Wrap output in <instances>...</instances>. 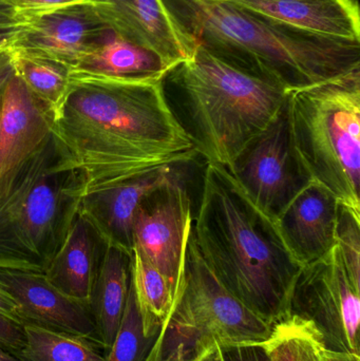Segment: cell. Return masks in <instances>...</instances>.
<instances>
[{
  "label": "cell",
  "instance_id": "obj_1",
  "mask_svg": "<svg viewBox=\"0 0 360 361\" xmlns=\"http://www.w3.org/2000/svg\"><path fill=\"white\" fill-rule=\"evenodd\" d=\"M163 80L70 75L67 93L50 112L51 133L61 152L56 169L77 177L76 201L199 156Z\"/></svg>",
  "mask_w": 360,
  "mask_h": 361
},
{
  "label": "cell",
  "instance_id": "obj_2",
  "mask_svg": "<svg viewBox=\"0 0 360 361\" xmlns=\"http://www.w3.org/2000/svg\"><path fill=\"white\" fill-rule=\"evenodd\" d=\"M192 240L224 288L268 324L289 317L302 267L287 250L276 223L247 197L232 173L206 163Z\"/></svg>",
  "mask_w": 360,
  "mask_h": 361
},
{
  "label": "cell",
  "instance_id": "obj_3",
  "mask_svg": "<svg viewBox=\"0 0 360 361\" xmlns=\"http://www.w3.org/2000/svg\"><path fill=\"white\" fill-rule=\"evenodd\" d=\"M198 46L287 92L360 69V40L297 29L225 0H162Z\"/></svg>",
  "mask_w": 360,
  "mask_h": 361
},
{
  "label": "cell",
  "instance_id": "obj_4",
  "mask_svg": "<svg viewBox=\"0 0 360 361\" xmlns=\"http://www.w3.org/2000/svg\"><path fill=\"white\" fill-rule=\"evenodd\" d=\"M163 86L199 156L225 169L272 122L289 93L235 69L200 46L167 72Z\"/></svg>",
  "mask_w": 360,
  "mask_h": 361
},
{
  "label": "cell",
  "instance_id": "obj_5",
  "mask_svg": "<svg viewBox=\"0 0 360 361\" xmlns=\"http://www.w3.org/2000/svg\"><path fill=\"white\" fill-rule=\"evenodd\" d=\"M53 137L0 182V269L44 273L77 209Z\"/></svg>",
  "mask_w": 360,
  "mask_h": 361
},
{
  "label": "cell",
  "instance_id": "obj_6",
  "mask_svg": "<svg viewBox=\"0 0 360 361\" xmlns=\"http://www.w3.org/2000/svg\"><path fill=\"white\" fill-rule=\"evenodd\" d=\"M296 152L313 182L360 216V69L287 93Z\"/></svg>",
  "mask_w": 360,
  "mask_h": 361
},
{
  "label": "cell",
  "instance_id": "obj_7",
  "mask_svg": "<svg viewBox=\"0 0 360 361\" xmlns=\"http://www.w3.org/2000/svg\"><path fill=\"white\" fill-rule=\"evenodd\" d=\"M273 326L224 288L201 258L192 233L183 288L167 329L177 336L182 360L213 343L221 348L261 345Z\"/></svg>",
  "mask_w": 360,
  "mask_h": 361
},
{
  "label": "cell",
  "instance_id": "obj_8",
  "mask_svg": "<svg viewBox=\"0 0 360 361\" xmlns=\"http://www.w3.org/2000/svg\"><path fill=\"white\" fill-rule=\"evenodd\" d=\"M226 169L252 202L274 222L313 183L294 146L287 99L268 127Z\"/></svg>",
  "mask_w": 360,
  "mask_h": 361
},
{
  "label": "cell",
  "instance_id": "obj_9",
  "mask_svg": "<svg viewBox=\"0 0 360 361\" xmlns=\"http://www.w3.org/2000/svg\"><path fill=\"white\" fill-rule=\"evenodd\" d=\"M359 296L336 244L323 258L302 267L292 292L289 317L314 324L327 349L359 355Z\"/></svg>",
  "mask_w": 360,
  "mask_h": 361
},
{
  "label": "cell",
  "instance_id": "obj_10",
  "mask_svg": "<svg viewBox=\"0 0 360 361\" xmlns=\"http://www.w3.org/2000/svg\"><path fill=\"white\" fill-rule=\"evenodd\" d=\"M194 218L181 171L148 195L133 221V248L170 282L179 300Z\"/></svg>",
  "mask_w": 360,
  "mask_h": 361
},
{
  "label": "cell",
  "instance_id": "obj_11",
  "mask_svg": "<svg viewBox=\"0 0 360 361\" xmlns=\"http://www.w3.org/2000/svg\"><path fill=\"white\" fill-rule=\"evenodd\" d=\"M25 20L27 27L10 48L57 61L70 70L112 32L99 17L91 0Z\"/></svg>",
  "mask_w": 360,
  "mask_h": 361
},
{
  "label": "cell",
  "instance_id": "obj_12",
  "mask_svg": "<svg viewBox=\"0 0 360 361\" xmlns=\"http://www.w3.org/2000/svg\"><path fill=\"white\" fill-rule=\"evenodd\" d=\"M106 25L125 39L158 55L167 71L194 54L186 35L162 0H91Z\"/></svg>",
  "mask_w": 360,
  "mask_h": 361
},
{
  "label": "cell",
  "instance_id": "obj_13",
  "mask_svg": "<svg viewBox=\"0 0 360 361\" xmlns=\"http://www.w3.org/2000/svg\"><path fill=\"white\" fill-rule=\"evenodd\" d=\"M0 283L16 301L23 326L85 337L103 348L90 307L66 296L44 274L0 269Z\"/></svg>",
  "mask_w": 360,
  "mask_h": 361
},
{
  "label": "cell",
  "instance_id": "obj_14",
  "mask_svg": "<svg viewBox=\"0 0 360 361\" xmlns=\"http://www.w3.org/2000/svg\"><path fill=\"white\" fill-rule=\"evenodd\" d=\"M161 167L141 177L99 191L77 201V212L104 245L132 254L135 214L144 200L173 177L179 167Z\"/></svg>",
  "mask_w": 360,
  "mask_h": 361
},
{
  "label": "cell",
  "instance_id": "obj_15",
  "mask_svg": "<svg viewBox=\"0 0 360 361\" xmlns=\"http://www.w3.org/2000/svg\"><path fill=\"white\" fill-rule=\"evenodd\" d=\"M338 206L331 191L313 182L277 219L281 238L302 267L323 258L337 244Z\"/></svg>",
  "mask_w": 360,
  "mask_h": 361
},
{
  "label": "cell",
  "instance_id": "obj_16",
  "mask_svg": "<svg viewBox=\"0 0 360 361\" xmlns=\"http://www.w3.org/2000/svg\"><path fill=\"white\" fill-rule=\"evenodd\" d=\"M51 137L48 109L14 72L0 91V182Z\"/></svg>",
  "mask_w": 360,
  "mask_h": 361
},
{
  "label": "cell",
  "instance_id": "obj_17",
  "mask_svg": "<svg viewBox=\"0 0 360 361\" xmlns=\"http://www.w3.org/2000/svg\"><path fill=\"white\" fill-rule=\"evenodd\" d=\"M297 29L360 40L356 0H225Z\"/></svg>",
  "mask_w": 360,
  "mask_h": 361
},
{
  "label": "cell",
  "instance_id": "obj_18",
  "mask_svg": "<svg viewBox=\"0 0 360 361\" xmlns=\"http://www.w3.org/2000/svg\"><path fill=\"white\" fill-rule=\"evenodd\" d=\"M94 231L76 209L65 237L44 271L48 281L66 296L90 307L97 278Z\"/></svg>",
  "mask_w": 360,
  "mask_h": 361
},
{
  "label": "cell",
  "instance_id": "obj_19",
  "mask_svg": "<svg viewBox=\"0 0 360 361\" xmlns=\"http://www.w3.org/2000/svg\"><path fill=\"white\" fill-rule=\"evenodd\" d=\"M91 295L90 310L99 341L109 351L120 326L130 286L131 254L104 245Z\"/></svg>",
  "mask_w": 360,
  "mask_h": 361
},
{
  "label": "cell",
  "instance_id": "obj_20",
  "mask_svg": "<svg viewBox=\"0 0 360 361\" xmlns=\"http://www.w3.org/2000/svg\"><path fill=\"white\" fill-rule=\"evenodd\" d=\"M167 72L158 55L112 31L70 70V75L130 80L164 78Z\"/></svg>",
  "mask_w": 360,
  "mask_h": 361
},
{
  "label": "cell",
  "instance_id": "obj_21",
  "mask_svg": "<svg viewBox=\"0 0 360 361\" xmlns=\"http://www.w3.org/2000/svg\"><path fill=\"white\" fill-rule=\"evenodd\" d=\"M130 280L145 334L159 337L167 333L177 305L175 290L168 279L135 248L131 254Z\"/></svg>",
  "mask_w": 360,
  "mask_h": 361
},
{
  "label": "cell",
  "instance_id": "obj_22",
  "mask_svg": "<svg viewBox=\"0 0 360 361\" xmlns=\"http://www.w3.org/2000/svg\"><path fill=\"white\" fill-rule=\"evenodd\" d=\"M25 343L15 355L20 361H106V352L90 339L23 324Z\"/></svg>",
  "mask_w": 360,
  "mask_h": 361
},
{
  "label": "cell",
  "instance_id": "obj_23",
  "mask_svg": "<svg viewBox=\"0 0 360 361\" xmlns=\"http://www.w3.org/2000/svg\"><path fill=\"white\" fill-rule=\"evenodd\" d=\"M261 345L268 361H321L327 349L314 324L294 315L274 324Z\"/></svg>",
  "mask_w": 360,
  "mask_h": 361
},
{
  "label": "cell",
  "instance_id": "obj_24",
  "mask_svg": "<svg viewBox=\"0 0 360 361\" xmlns=\"http://www.w3.org/2000/svg\"><path fill=\"white\" fill-rule=\"evenodd\" d=\"M10 49L15 74L50 114L69 89V68L51 59Z\"/></svg>",
  "mask_w": 360,
  "mask_h": 361
},
{
  "label": "cell",
  "instance_id": "obj_25",
  "mask_svg": "<svg viewBox=\"0 0 360 361\" xmlns=\"http://www.w3.org/2000/svg\"><path fill=\"white\" fill-rule=\"evenodd\" d=\"M158 338L147 336L144 332L130 280L124 314L113 343L106 354V361H147Z\"/></svg>",
  "mask_w": 360,
  "mask_h": 361
},
{
  "label": "cell",
  "instance_id": "obj_26",
  "mask_svg": "<svg viewBox=\"0 0 360 361\" xmlns=\"http://www.w3.org/2000/svg\"><path fill=\"white\" fill-rule=\"evenodd\" d=\"M336 241L347 271L360 290V216L340 203Z\"/></svg>",
  "mask_w": 360,
  "mask_h": 361
},
{
  "label": "cell",
  "instance_id": "obj_27",
  "mask_svg": "<svg viewBox=\"0 0 360 361\" xmlns=\"http://www.w3.org/2000/svg\"><path fill=\"white\" fill-rule=\"evenodd\" d=\"M18 16L27 19L56 8L90 0H4Z\"/></svg>",
  "mask_w": 360,
  "mask_h": 361
},
{
  "label": "cell",
  "instance_id": "obj_28",
  "mask_svg": "<svg viewBox=\"0 0 360 361\" xmlns=\"http://www.w3.org/2000/svg\"><path fill=\"white\" fill-rule=\"evenodd\" d=\"M25 343V334L21 324L0 314V347L12 354L20 351Z\"/></svg>",
  "mask_w": 360,
  "mask_h": 361
},
{
  "label": "cell",
  "instance_id": "obj_29",
  "mask_svg": "<svg viewBox=\"0 0 360 361\" xmlns=\"http://www.w3.org/2000/svg\"><path fill=\"white\" fill-rule=\"evenodd\" d=\"M224 361H268L261 345L221 348Z\"/></svg>",
  "mask_w": 360,
  "mask_h": 361
},
{
  "label": "cell",
  "instance_id": "obj_30",
  "mask_svg": "<svg viewBox=\"0 0 360 361\" xmlns=\"http://www.w3.org/2000/svg\"><path fill=\"white\" fill-rule=\"evenodd\" d=\"M0 314L10 318L13 322L21 324L18 305L1 283H0Z\"/></svg>",
  "mask_w": 360,
  "mask_h": 361
},
{
  "label": "cell",
  "instance_id": "obj_31",
  "mask_svg": "<svg viewBox=\"0 0 360 361\" xmlns=\"http://www.w3.org/2000/svg\"><path fill=\"white\" fill-rule=\"evenodd\" d=\"M14 73L12 52L10 47L0 48V91L4 88L11 76Z\"/></svg>",
  "mask_w": 360,
  "mask_h": 361
},
{
  "label": "cell",
  "instance_id": "obj_32",
  "mask_svg": "<svg viewBox=\"0 0 360 361\" xmlns=\"http://www.w3.org/2000/svg\"><path fill=\"white\" fill-rule=\"evenodd\" d=\"M188 361H224L221 347L218 343H213L194 354Z\"/></svg>",
  "mask_w": 360,
  "mask_h": 361
},
{
  "label": "cell",
  "instance_id": "obj_33",
  "mask_svg": "<svg viewBox=\"0 0 360 361\" xmlns=\"http://www.w3.org/2000/svg\"><path fill=\"white\" fill-rule=\"evenodd\" d=\"M321 361H360L359 354L325 349Z\"/></svg>",
  "mask_w": 360,
  "mask_h": 361
},
{
  "label": "cell",
  "instance_id": "obj_34",
  "mask_svg": "<svg viewBox=\"0 0 360 361\" xmlns=\"http://www.w3.org/2000/svg\"><path fill=\"white\" fill-rule=\"evenodd\" d=\"M0 361H20L16 355L0 347Z\"/></svg>",
  "mask_w": 360,
  "mask_h": 361
},
{
  "label": "cell",
  "instance_id": "obj_35",
  "mask_svg": "<svg viewBox=\"0 0 360 361\" xmlns=\"http://www.w3.org/2000/svg\"><path fill=\"white\" fill-rule=\"evenodd\" d=\"M160 361H181V356H180L179 352L175 349L165 360Z\"/></svg>",
  "mask_w": 360,
  "mask_h": 361
}]
</instances>
